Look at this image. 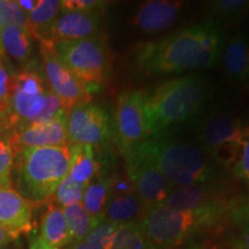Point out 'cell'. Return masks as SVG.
I'll return each mask as SVG.
<instances>
[{"instance_id": "42", "label": "cell", "mask_w": 249, "mask_h": 249, "mask_svg": "<svg viewBox=\"0 0 249 249\" xmlns=\"http://www.w3.org/2000/svg\"><path fill=\"white\" fill-rule=\"evenodd\" d=\"M6 132H8V130L6 129V128H2V127H0V135H1V134L6 133Z\"/></svg>"}, {"instance_id": "36", "label": "cell", "mask_w": 249, "mask_h": 249, "mask_svg": "<svg viewBox=\"0 0 249 249\" xmlns=\"http://www.w3.org/2000/svg\"><path fill=\"white\" fill-rule=\"evenodd\" d=\"M29 249H53V248H51L50 246L46 245L39 235L35 234L30 238Z\"/></svg>"}, {"instance_id": "23", "label": "cell", "mask_w": 249, "mask_h": 249, "mask_svg": "<svg viewBox=\"0 0 249 249\" xmlns=\"http://www.w3.org/2000/svg\"><path fill=\"white\" fill-rule=\"evenodd\" d=\"M61 12V1L58 0H39L38 5L28 14L29 34L33 39H49L52 26Z\"/></svg>"}, {"instance_id": "1", "label": "cell", "mask_w": 249, "mask_h": 249, "mask_svg": "<svg viewBox=\"0 0 249 249\" xmlns=\"http://www.w3.org/2000/svg\"><path fill=\"white\" fill-rule=\"evenodd\" d=\"M223 49L213 23L192 26L154 42L140 45L135 66L145 76L201 71L217 64Z\"/></svg>"}, {"instance_id": "31", "label": "cell", "mask_w": 249, "mask_h": 249, "mask_svg": "<svg viewBox=\"0 0 249 249\" xmlns=\"http://www.w3.org/2000/svg\"><path fill=\"white\" fill-rule=\"evenodd\" d=\"M229 217L239 230L236 238L242 242L246 249H249V201L233 205Z\"/></svg>"}, {"instance_id": "12", "label": "cell", "mask_w": 249, "mask_h": 249, "mask_svg": "<svg viewBox=\"0 0 249 249\" xmlns=\"http://www.w3.org/2000/svg\"><path fill=\"white\" fill-rule=\"evenodd\" d=\"M67 114H61L54 119L11 130L14 149L18 154L23 149L44 147H67L70 145L66 126Z\"/></svg>"}, {"instance_id": "20", "label": "cell", "mask_w": 249, "mask_h": 249, "mask_svg": "<svg viewBox=\"0 0 249 249\" xmlns=\"http://www.w3.org/2000/svg\"><path fill=\"white\" fill-rule=\"evenodd\" d=\"M223 66L227 75L236 82H249V43L244 36H234L227 43Z\"/></svg>"}, {"instance_id": "8", "label": "cell", "mask_w": 249, "mask_h": 249, "mask_svg": "<svg viewBox=\"0 0 249 249\" xmlns=\"http://www.w3.org/2000/svg\"><path fill=\"white\" fill-rule=\"evenodd\" d=\"M39 53L48 87L65 110L70 112L77 105L91 102V92L62 62L53 42L39 40Z\"/></svg>"}, {"instance_id": "39", "label": "cell", "mask_w": 249, "mask_h": 249, "mask_svg": "<svg viewBox=\"0 0 249 249\" xmlns=\"http://www.w3.org/2000/svg\"><path fill=\"white\" fill-rule=\"evenodd\" d=\"M227 249H246V247L242 245V242L235 236V238H233L231 240V244H230L229 248Z\"/></svg>"}, {"instance_id": "21", "label": "cell", "mask_w": 249, "mask_h": 249, "mask_svg": "<svg viewBox=\"0 0 249 249\" xmlns=\"http://www.w3.org/2000/svg\"><path fill=\"white\" fill-rule=\"evenodd\" d=\"M71 160L68 176L74 181L88 186L101 173V164L96 160L95 150L89 145H71Z\"/></svg>"}, {"instance_id": "6", "label": "cell", "mask_w": 249, "mask_h": 249, "mask_svg": "<svg viewBox=\"0 0 249 249\" xmlns=\"http://www.w3.org/2000/svg\"><path fill=\"white\" fill-rule=\"evenodd\" d=\"M9 104L13 129L68 114L60 99L50 90L44 75L30 65L14 74L13 93Z\"/></svg>"}, {"instance_id": "19", "label": "cell", "mask_w": 249, "mask_h": 249, "mask_svg": "<svg viewBox=\"0 0 249 249\" xmlns=\"http://www.w3.org/2000/svg\"><path fill=\"white\" fill-rule=\"evenodd\" d=\"M33 38L29 33L18 27L5 26L0 38L1 57L21 66H28L33 54Z\"/></svg>"}, {"instance_id": "13", "label": "cell", "mask_w": 249, "mask_h": 249, "mask_svg": "<svg viewBox=\"0 0 249 249\" xmlns=\"http://www.w3.org/2000/svg\"><path fill=\"white\" fill-rule=\"evenodd\" d=\"M35 208L17 189L0 188V225L13 240L33 232Z\"/></svg>"}, {"instance_id": "18", "label": "cell", "mask_w": 249, "mask_h": 249, "mask_svg": "<svg viewBox=\"0 0 249 249\" xmlns=\"http://www.w3.org/2000/svg\"><path fill=\"white\" fill-rule=\"evenodd\" d=\"M39 236L53 249H60L73 242L64 210L52 200L46 202V209L40 218Z\"/></svg>"}, {"instance_id": "25", "label": "cell", "mask_w": 249, "mask_h": 249, "mask_svg": "<svg viewBox=\"0 0 249 249\" xmlns=\"http://www.w3.org/2000/svg\"><path fill=\"white\" fill-rule=\"evenodd\" d=\"M111 249H155L145 234L141 220L121 224Z\"/></svg>"}, {"instance_id": "14", "label": "cell", "mask_w": 249, "mask_h": 249, "mask_svg": "<svg viewBox=\"0 0 249 249\" xmlns=\"http://www.w3.org/2000/svg\"><path fill=\"white\" fill-rule=\"evenodd\" d=\"M102 21L97 13L60 12L52 26L49 40L54 44L98 37Z\"/></svg>"}, {"instance_id": "9", "label": "cell", "mask_w": 249, "mask_h": 249, "mask_svg": "<svg viewBox=\"0 0 249 249\" xmlns=\"http://www.w3.org/2000/svg\"><path fill=\"white\" fill-rule=\"evenodd\" d=\"M145 92L128 90L118 97L114 133L121 152L124 156L151 138L144 110Z\"/></svg>"}, {"instance_id": "32", "label": "cell", "mask_w": 249, "mask_h": 249, "mask_svg": "<svg viewBox=\"0 0 249 249\" xmlns=\"http://www.w3.org/2000/svg\"><path fill=\"white\" fill-rule=\"evenodd\" d=\"M207 7L214 17L232 18L242 14L249 8V1L246 0H216L207 2Z\"/></svg>"}, {"instance_id": "4", "label": "cell", "mask_w": 249, "mask_h": 249, "mask_svg": "<svg viewBox=\"0 0 249 249\" xmlns=\"http://www.w3.org/2000/svg\"><path fill=\"white\" fill-rule=\"evenodd\" d=\"M233 204L198 210H174L164 205L145 211L141 222L155 249L178 248L192 236L219 225Z\"/></svg>"}, {"instance_id": "43", "label": "cell", "mask_w": 249, "mask_h": 249, "mask_svg": "<svg viewBox=\"0 0 249 249\" xmlns=\"http://www.w3.org/2000/svg\"><path fill=\"white\" fill-rule=\"evenodd\" d=\"M0 249H5V247H0Z\"/></svg>"}, {"instance_id": "3", "label": "cell", "mask_w": 249, "mask_h": 249, "mask_svg": "<svg viewBox=\"0 0 249 249\" xmlns=\"http://www.w3.org/2000/svg\"><path fill=\"white\" fill-rule=\"evenodd\" d=\"M71 160V145L23 149L13 171L18 192L36 207L46 204L67 177Z\"/></svg>"}, {"instance_id": "33", "label": "cell", "mask_w": 249, "mask_h": 249, "mask_svg": "<svg viewBox=\"0 0 249 249\" xmlns=\"http://www.w3.org/2000/svg\"><path fill=\"white\" fill-rule=\"evenodd\" d=\"M107 1L101 0H64L61 1V12H83L99 13L107 7Z\"/></svg>"}, {"instance_id": "37", "label": "cell", "mask_w": 249, "mask_h": 249, "mask_svg": "<svg viewBox=\"0 0 249 249\" xmlns=\"http://www.w3.org/2000/svg\"><path fill=\"white\" fill-rule=\"evenodd\" d=\"M38 1L39 0H18V4L27 14H29L30 12H33L36 8Z\"/></svg>"}, {"instance_id": "7", "label": "cell", "mask_w": 249, "mask_h": 249, "mask_svg": "<svg viewBox=\"0 0 249 249\" xmlns=\"http://www.w3.org/2000/svg\"><path fill=\"white\" fill-rule=\"evenodd\" d=\"M59 57L89 91L107 85L111 67L107 45L101 37L55 44Z\"/></svg>"}, {"instance_id": "5", "label": "cell", "mask_w": 249, "mask_h": 249, "mask_svg": "<svg viewBox=\"0 0 249 249\" xmlns=\"http://www.w3.org/2000/svg\"><path fill=\"white\" fill-rule=\"evenodd\" d=\"M140 150L174 187L208 185L217 177L216 170L203 154L188 143L150 138L139 145Z\"/></svg>"}, {"instance_id": "29", "label": "cell", "mask_w": 249, "mask_h": 249, "mask_svg": "<svg viewBox=\"0 0 249 249\" xmlns=\"http://www.w3.org/2000/svg\"><path fill=\"white\" fill-rule=\"evenodd\" d=\"M119 225L103 220L90 231L83 241L92 249H111Z\"/></svg>"}, {"instance_id": "17", "label": "cell", "mask_w": 249, "mask_h": 249, "mask_svg": "<svg viewBox=\"0 0 249 249\" xmlns=\"http://www.w3.org/2000/svg\"><path fill=\"white\" fill-rule=\"evenodd\" d=\"M229 203L209 185L180 187L174 189L164 202V207L174 210H198Z\"/></svg>"}, {"instance_id": "28", "label": "cell", "mask_w": 249, "mask_h": 249, "mask_svg": "<svg viewBox=\"0 0 249 249\" xmlns=\"http://www.w3.org/2000/svg\"><path fill=\"white\" fill-rule=\"evenodd\" d=\"M86 188L87 186L74 181L67 174L66 178L62 180L58 188L55 189L51 200L64 209V208L70 207V205L82 202Z\"/></svg>"}, {"instance_id": "27", "label": "cell", "mask_w": 249, "mask_h": 249, "mask_svg": "<svg viewBox=\"0 0 249 249\" xmlns=\"http://www.w3.org/2000/svg\"><path fill=\"white\" fill-rule=\"evenodd\" d=\"M17 156L11 130H8L0 135V188H13V171Z\"/></svg>"}, {"instance_id": "26", "label": "cell", "mask_w": 249, "mask_h": 249, "mask_svg": "<svg viewBox=\"0 0 249 249\" xmlns=\"http://www.w3.org/2000/svg\"><path fill=\"white\" fill-rule=\"evenodd\" d=\"M65 219H66L68 230H70L73 242H80L86 239L90 231L97 225L91 216L83 207L82 202L64 208Z\"/></svg>"}, {"instance_id": "30", "label": "cell", "mask_w": 249, "mask_h": 249, "mask_svg": "<svg viewBox=\"0 0 249 249\" xmlns=\"http://www.w3.org/2000/svg\"><path fill=\"white\" fill-rule=\"evenodd\" d=\"M0 17L5 26L18 27L29 33L28 14L14 0H0ZM30 35V34H29Z\"/></svg>"}, {"instance_id": "2", "label": "cell", "mask_w": 249, "mask_h": 249, "mask_svg": "<svg viewBox=\"0 0 249 249\" xmlns=\"http://www.w3.org/2000/svg\"><path fill=\"white\" fill-rule=\"evenodd\" d=\"M205 90L202 77L189 75L166 81L145 93L144 110L152 138L196 116L204 103Z\"/></svg>"}, {"instance_id": "41", "label": "cell", "mask_w": 249, "mask_h": 249, "mask_svg": "<svg viewBox=\"0 0 249 249\" xmlns=\"http://www.w3.org/2000/svg\"><path fill=\"white\" fill-rule=\"evenodd\" d=\"M4 27H5L4 21H2L1 17H0V38H1V34H2V30H4ZM0 57H1V49H0Z\"/></svg>"}, {"instance_id": "38", "label": "cell", "mask_w": 249, "mask_h": 249, "mask_svg": "<svg viewBox=\"0 0 249 249\" xmlns=\"http://www.w3.org/2000/svg\"><path fill=\"white\" fill-rule=\"evenodd\" d=\"M12 241H14L12 236L8 234L4 227L0 225V247H6Z\"/></svg>"}, {"instance_id": "22", "label": "cell", "mask_w": 249, "mask_h": 249, "mask_svg": "<svg viewBox=\"0 0 249 249\" xmlns=\"http://www.w3.org/2000/svg\"><path fill=\"white\" fill-rule=\"evenodd\" d=\"M145 213V208L136 193L126 195L112 196L105 210L104 219L111 223L121 224L135 222Z\"/></svg>"}, {"instance_id": "24", "label": "cell", "mask_w": 249, "mask_h": 249, "mask_svg": "<svg viewBox=\"0 0 249 249\" xmlns=\"http://www.w3.org/2000/svg\"><path fill=\"white\" fill-rule=\"evenodd\" d=\"M112 197V178L93 180L87 186L82 204L96 223L104 220L105 210Z\"/></svg>"}, {"instance_id": "15", "label": "cell", "mask_w": 249, "mask_h": 249, "mask_svg": "<svg viewBox=\"0 0 249 249\" xmlns=\"http://www.w3.org/2000/svg\"><path fill=\"white\" fill-rule=\"evenodd\" d=\"M183 7L182 1L149 0L142 2L132 18V24L142 33L157 34L172 27Z\"/></svg>"}, {"instance_id": "10", "label": "cell", "mask_w": 249, "mask_h": 249, "mask_svg": "<svg viewBox=\"0 0 249 249\" xmlns=\"http://www.w3.org/2000/svg\"><path fill=\"white\" fill-rule=\"evenodd\" d=\"M124 158L127 176L135 187L145 211L163 204L174 191L172 183L139 148L124 155Z\"/></svg>"}, {"instance_id": "16", "label": "cell", "mask_w": 249, "mask_h": 249, "mask_svg": "<svg viewBox=\"0 0 249 249\" xmlns=\"http://www.w3.org/2000/svg\"><path fill=\"white\" fill-rule=\"evenodd\" d=\"M249 138V127L240 120L225 116L213 117L203 124L200 133V142L208 152L224 145H242Z\"/></svg>"}, {"instance_id": "40", "label": "cell", "mask_w": 249, "mask_h": 249, "mask_svg": "<svg viewBox=\"0 0 249 249\" xmlns=\"http://www.w3.org/2000/svg\"><path fill=\"white\" fill-rule=\"evenodd\" d=\"M70 249H92V248L87 245L85 241H80V242H71Z\"/></svg>"}, {"instance_id": "11", "label": "cell", "mask_w": 249, "mask_h": 249, "mask_svg": "<svg viewBox=\"0 0 249 249\" xmlns=\"http://www.w3.org/2000/svg\"><path fill=\"white\" fill-rule=\"evenodd\" d=\"M67 135L70 145H104L112 135L110 117L98 104L86 103L68 112Z\"/></svg>"}, {"instance_id": "35", "label": "cell", "mask_w": 249, "mask_h": 249, "mask_svg": "<svg viewBox=\"0 0 249 249\" xmlns=\"http://www.w3.org/2000/svg\"><path fill=\"white\" fill-rule=\"evenodd\" d=\"M14 74L8 71L6 61L0 57V102H11L14 87Z\"/></svg>"}, {"instance_id": "34", "label": "cell", "mask_w": 249, "mask_h": 249, "mask_svg": "<svg viewBox=\"0 0 249 249\" xmlns=\"http://www.w3.org/2000/svg\"><path fill=\"white\" fill-rule=\"evenodd\" d=\"M232 172L236 178L242 180L249 186V138L242 143L240 154L235 164L233 165Z\"/></svg>"}]
</instances>
